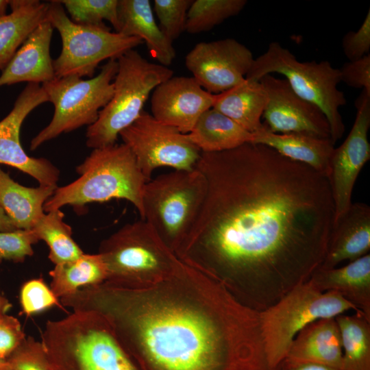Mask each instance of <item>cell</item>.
<instances>
[{
    "instance_id": "cell-3",
    "label": "cell",
    "mask_w": 370,
    "mask_h": 370,
    "mask_svg": "<svg viewBox=\"0 0 370 370\" xmlns=\"http://www.w3.org/2000/svg\"><path fill=\"white\" fill-rule=\"evenodd\" d=\"M40 341L50 370H139L107 319L95 311L47 321Z\"/></svg>"
},
{
    "instance_id": "cell-41",
    "label": "cell",
    "mask_w": 370,
    "mask_h": 370,
    "mask_svg": "<svg viewBox=\"0 0 370 370\" xmlns=\"http://www.w3.org/2000/svg\"><path fill=\"white\" fill-rule=\"evenodd\" d=\"M15 230L17 229L0 205V232H10Z\"/></svg>"
},
{
    "instance_id": "cell-15",
    "label": "cell",
    "mask_w": 370,
    "mask_h": 370,
    "mask_svg": "<svg viewBox=\"0 0 370 370\" xmlns=\"http://www.w3.org/2000/svg\"><path fill=\"white\" fill-rule=\"evenodd\" d=\"M259 81L267 95L262 118L263 124L269 131L330 138V125L323 112L315 105L299 97L286 79L270 74Z\"/></svg>"
},
{
    "instance_id": "cell-43",
    "label": "cell",
    "mask_w": 370,
    "mask_h": 370,
    "mask_svg": "<svg viewBox=\"0 0 370 370\" xmlns=\"http://www.w3.org/2000/svg\"><path fill=\"white\" fill-rule=\"evenodd\" d=\"M0 370H14L5 360H0Z\"/></svg>"
},
{
    "instance_id": "cell-32",
    "label": "cell",
    "mask_w": 370,
    "mask_h": 370,
    "mask_svg": "<svg viewBox=\"0 0 370 370\" xmlns=\"http://www.w3.org/2000/svg\"><path fill=\"white\" fill-rule=\"evenodd\" d=\"M69 12L71 20L86 26H106L109 21L115 32L119 27V0H58Z\"/></svg>"
},
{
    "instance_id": "cell-37",
    "label": "cell",
    "mask_w": 370,
    "mask_h": 370,
    "mask_svg": "<svg viewBox=\"0 0 370 370\" xmlns=\"http://www.w3.org/2000/svg\"><path fill=\"white\" fill-rule=\"evenodd\" d=\"M342 49L349 61H354L369 54L370 10L356 31L348 32L342 39Z\"/></svg>"
},
{
    "instance_id": "cell-16",
    "label": "cell",
    "mask_w": 370,
    "mask_h": 370,
    "mask_svg": "<svg viewBox=\"0 0 370 370\" xmlns=\"http://www.w3.org/2000/svg\"><path fill=\"white\" fill-rule=\"evenodd\" d=\"M49 101L42 85L28 83L14 102L12 110L0 121V164L28 174L39 185L57 186L59 169L45 158L28 156L20 141V130L27 116L39 105Z\"/></svg>"
},
{
    "instance_id": "cell-27",
    "label": "cell",
    "mask_w": 370,
    "mask_h": 370,
    "mask_svg": "<svg viewBox=\"0 0 370 370\" xmlns=\"http://www.w3.org/2000/svg\"><path fill=\"white\" fill-rule=\"evenodd\" d=\"M187 134L201 152L231 150L254 139L253 133L212 108L201 114Z\"/></svg>"
},
{
    "instance_id": "cell-20",
    "label": "cell",
    "mask_w": 370,
    "mask_h": 370,
    "mask_svg": "<svg viewBox=\"0 0 370 370\" xmlns=\"http://www.w3.org/2000/svg\"><path fill=\"white\" fill-rule=\"evenodd\" d=\"M284 359L341 370L343 347L335 317L319 319L306 325L295 336Z\"/></svg>"
},
{
    "instance_id": "cell-1",
    "label": "cell",
    "mask_w": 370,
    "mask_h": 370,
    "mask_svg": "<svg viewBox=\"0 0 370 370\" xmlns=\"http://www.w3.org/2000/svg\"><path fill=\"white\" fill-rule=\"evenodd\" d=\"M206 195L178 251L258 312L309 280L334 222L328 178L261 144L201 152Z\"/></svg>"
},
{
    "instance_id": "cell-10",
    "label": "cell",
    "mask_w": 370,
    "mask_h": 370,
    "mask_svg": "<svg viewBox=\"0 0 370 370\" xmlns=\"http://www.w3.org/2000/svg\"><path fill=\"white\" fill-rule=\"evenodd\" d=\"M47 21L58 31L62 39L61 53L53 60L56 78H91L101 62L117 60L143 43L138 37L112 32L106 25L86 26L73 23L58 0L49 3Z\"/></svg>"
},
{
    "instance_id": "cell-42",
    "label": "cell",
    "mask_w": 370,
    "mask_h": 370,
    "mask_svg": "<svg viewBox=\"0 0 370 370\" xmlns=\"http://www.w3.org/2000/svg\"><path fill=\"white\" fill-rule=\"evenodd\" d=\"M10 1L0 0V16L5 14V10L9 5Z\"/></svg>"
},
{
    "instance_id": "cell-29",
    "label": "cell",
    "mask_w": 370,
    "mask_h": 370,
    "mask_svg": "<svg viewBox=\"0 0 370 370\" xmlns=\"http://www.w3.org/2000/svg\"><path fill=\"white\" fill-rule=\"evenodd\" d=\"M335 319L343 347L341 370H370V319L360 311Z\"/></svg>"
},
{
    "instance_id": "cell-13",
    "label": "cell",
    "mask_w": 370,
    "mask_h": 370,
    "mask_svg": "<svg viewBox=\"0 0 370 370\" xmlns=\"http://www.w3.org/2000/svg\"><path fill=\"white\" fill-rule=\"evenodd\" d=\"M356 101V116L346 139L334 149L329 182L334 204V223L352 205L355 182L363 166L370 159L368 132L370 127V94L365 90Z\"/></svg>"
},
{
    "instance_id": "cell-11",
    "label": "cell",
    "mask_w": 370,
    "mask_h": 370,
    "mask_svg": "<svg viewBox=\"0 0 370 370\" xmlns=\"http://www.w3.org/2000/svg\"><path fill=\"white\" fill-rule=\"evenodd\" d=\"M110 284L127 283L145 273L164 271L178 263L150 225L143 219L124 225L99 248Z\"/></svg>"
},
{
    "instance_id": "cell-5",
    "label": "cell",
    "mask_w": 370,
    "mask_h": 370,
    "mask_svg": "<svg viewBox=\"0 0 370 370\" xmlns=\"http://www.w3.org/2000/svg\"><path fill=\"white\" fill-rule=\"evenodd\" d=\"M273 73L284 75L299 97L321 109L335 144L345 131L339 108L347 103L344 93L338 88L341 82L339 69L326 60L301 62L291 51L273 41L262 55L254 58L245 79L259 81Z\"/></svg>"
},
{
    "instance_id": "cell-7",
    "label": "cell",
    "mask_w": 370,
    "mask_h": 370,
    "mask_svg": "<svg viewBox=\"0 0 370 370\" xmlns=\"http://www.w3.org/2000/svg\"><path fill=\"white\" fill-rule=\"evenodd\" d=\"M204 175L195 167L151 179L143 195V217L163 243L178 250L194 223L206 192Z\"/></svg>"
},
{
    "instance_id": "cell-6",
    "label": "cell",
    "mask_w": 370,
    "mask_h": 370,
    "mask_svg": "<svg viewBox=\"0 0 370 370\" xmlns=\"http://www.w3.org/2000/svg\"><path fill=\"white\" fill-rule=\"evenodd\" d=\"M117 62L112 97L87 128L86 144L92 149L115 145L120 132L139 116L151 92L173 75L167 66L149 62L134 49Z\"/></svg>"
},
{
    "instance_id": "cell-22",
    "label": "cell",
    "mask_w": 370,
    "mask_h": 370,
    "mask_svg": "<svg viewBox=\"0 0 370 370\" xmlns=\"http://www.w3.org/2000/svg\"><path fill=\"white\" fill-rule=\"evenodd\" d=\"M321 291H336L370 319V254L342 267H319L309 279Z\"/></svg>"
},
{
    "instance_id": "cell-35",
    "label": "cell",
    "mask_w": 370,
    "mask_h": 370,
    "mask_svg": "<svg viewBox=\"0 0 370 370\" xmlns=\"http://www.w3.org/2000/svg\"><path fill=\"white\" fill-rule=\"evenodd\" d=\"M58 299L42 278L25 282L20 290L21 307L23 312L27 316L60 305Z\"/></svg>"
},
{
    "instance_id": "cell-23",
    "label": "cell",
    "mask_w": 370,
    "mask_h": 370,
    "mask_svg": "<svg viewBox=\"0 0 370 370\" xmlns=\"http://www.w3.org/2000/svg\"><path fill=\"white\" fill-rule=\"evenodd\" d=\"M251 143L269 147L282 156L302 163L327 178L334 144L330 138H321L301 134H276L264 126L253 133Z\"/></svg>"
},
{
    "instance_id": "cell-18",
    "label": "cell",
    "mask_w": 370,
    "mask_h": 370,
    "mask_svg": "<svg viewBox=\"0 0 370 370\" xmlns=\"http://www.w3.org/2000/svg\"><path fill=\"white\" fill-rule=\"evenodd\" d=\"M53 27L45 21L26 38L0 75V87L27 82L42 84L56 76L50 44Z\"/></svg>"
},
{
    "instance_id": "cell-12",
    "label": "cell",
    "mask_w": 370,
    "mask_h": 370,
    "mask_svg": "<svg viewBox=\"0 0 370 370\" xmlns=\"http://www.w3.org/2000/svg\"><path fill=\"white\" fill-rule=\"evenodd\" d=\"M119 136L133 153L147 182L161 166L195 169L201 153L187 134L157 121L144 110Z\"/></svg>"
},
{
    "instance_id": "cell-36",
    "label": "cell",
    "mask_w": 370,
    "mask_h": 370,
    "mask_svg": "<svg viewBox=\"0 0 370 370\" xmlns=\"http://www.w3.org/2000/svg\"><path fill=\"white\" fill-rule=\"evenodd\" d=\"M5 360L14 370H50L41 341L30 336Z\"/></svg>"
},
{
    "instance_id": "cell-4",
    "label": "cell",
    "mask_w": 370,
    "mask_h": 370,
    "mask_svg": "<svg viewBox=\"0 0 370 370\" xmlns=\"http://www.w3.org/2000/svg\"><path fill=\"white\" fill-rule=\"evenodd\" d=\"M76 171L79 177L67 185L58 186L45 204V212L67 205L79 208L89 203L121 199L131 202L142 218L147 181L126 145L93 149Z\"/></svg>"
},
{
    "instance_id": "cell-28",
    "label": "cell",
    "mask_w": 370,
    "mask_h": 370,
    "mask_svg": "<svg viewBox=\"0 0 370 370\" xmlns=\"http://www.w3.org/2000/svg\"><path fill=\"white\" fill-rule=\"evenodd\" d=\"M49 275L50 288L60 299L82 288L101 284L107 279V269L99 254L84 253L75 260L56 264Z\"/></svg>"
},
{
    "instance_id": "cell-34",
    "label": "cell",
    "mask_w": 370,
    "mask_h": 370,
    "mask_svg": "<svg viewBox=\"0 0 370 370\" xmlns=\"http://www.w3.org/2000/svg\"><path fill=\"white\" fill-rule=\"evenodd\" d=\"M39 239L32 230L0 232V262H23L34 254L33 245Z\"/></svg>"
},
{
    "instance_id": "cell-31",
    "label": "cell",
    "mask_w": 370,
    "mask_h": 370,
    "mask_svg": "<svg viewBox=\"0 0 370 370\" xmlns=\"http://www.w3.org/2000/svg\"><path fill=\"white\" fill-rule=\"evenodd\" d=\"M246 0H196L187 14L186 31L190 34L208 32L225 20L238 14Z\"/></svg>"
},
{
    "instance_id": "cell-26",
    "label": "cell",
    "mask_w": 370,
    "mask_h": 370,
    "mask_svg": "<svg viewBox=\"0 0 370 370\" xmlns=\"http://www.w3.org/2000/svg\"><path fill=\"white\" fill-rule=\"evenodd\" d=\"M267 103L260 81L245 79L242 83L215 95L212 108L225 114L251 133L264 127L261 121Z\"/></svg>"
},
{
    "instance_id": "cell-2",
    "label": "cell",
    "mask_w": 370,
    "mask_h": 370,
    "mask_svg": "<svg viewBox=\"0 0 370 370\" xmlns=\"http://www.w3.org/2000/svg\"><path fill=\"white\" fill-rule=\"evenodd\" d=\"M123 291L106 293L96 310L144 370H279L269 365L259 312L231 295L209 319L174 306L139 312Z\"/></svg>"
},
{
    "instance_id": "cell-8",
    "label": "cell",
    "mask_w": 370,
    "mask_h": 370,
    "mask_svg": "<svg viewBox=\"0 0 370 370\" xmlns=\"http://www.w3.org/2000/svg\"><path fill=\"white\" fill-rule=\"evenodd\" d=\"M349 310L359 311L337 292H322L309 280L260 312L265 352L271 367L280 365L295 336L306 325Z\"/></svg>"
},
{
    "instance_id": "cell-21",
    "label": "cell",
    "mask_w": 370,
    "mask_h": 370,
    "mask_svg": "<svg viewBox=\"0 0 370 370\" xmlns=\"http://www.w3.org/2000/svg\"><path fill=\"white\" fill-rule=\"evenodd\" d=\"M118 21L115 32L140 38L160 64L168 66L173 62L175 58L173 42L156 23L149 0H119Z\"/></svg>"
},
{
    "instance_id": "cell-38",
    "label": "cell",
    "mask_w": 370,
    "mask_h": 370,
    "mask_svg": "<svg viewBox=\"0 0 370 370\" xmlns=\"http://www.w3.org/2000/svg\"><path fill=\"white\" fill-rule=\"evenodd\" d=\"M25 338L16 317L7 313L0 314V360H6Z\"/></svg>"
},
{
    "instance_id": "cell-17",
    "label": "cell",
    "mask_w": 370,
    "mask_h": 370,
    "mask_svg": "<svg viewBox=\"0 0 370 370\" xmlns=\"http://www.w3.org/2000/svg\"><path fill=\"white\" fill-rule=\"evenodd\" d=\"M215 95L193 77H171L157 86L151 98V115L183 134L193 129L201 114L212 108Z\"/></svg>"
},
{
    "instance_id": "cell-19",
    "label": "cell",
    "mask_w": 370,
    "mask_h": 370,
    "mask_svg": "<svg viewBox=\"0 0 370 370\" xmlns=\"http://www.w3.org/2000/svg\"><path fill=\"white\" fill-rule=\"evenodd\" d=\"M370 250V207L362 202L352 204L333 223L328 249L319 267H336L345 260L354 261Z\"/></svg>"
},
{
    "instance_id": "cell-30",
    "label": "cell",
    "mask_w": 370,
    "mask_h": 370,
    "mask_svg": "<svg viewBox=\"0 0 370 370\" xmlns=\"http://www.w3.org/2000/svg\"><path fill=\"white\" fill-rule=\"evenodd\" d=\"M64 217L60 209L45 212L32 229L39 241L48 245L49 259L55 265L75 260L84 254L72 238L71 227Z\"/></svg>"
},
{
    "instance_id": "cell-25",
    "label": "cell",
    "mask_w": 370,
    "mask_h": 370,
    "mask_svg": "<svg viewBox=\"0 0 370 370\" xmlns=\"http://www.w3.org/2000/svg\"><path fill=\"white\" fill-rule=\"evenodd\" d=\"M11 12L0 16V70H3L28 36L47 21L49 3L10 1Z\"/></svg>"
},
{
    "instance_id": "cell-24",
    "label": "cell",
    "mask_w": 370,
    "mask_h": 370,
    "mask_svg": "<svg viewBox=\"0 0 370 370\" xmlns=\"http://www.w3.org/2000/svg\"><path fill=\"white\" fill-rule=\"evenodd\" d=\"M58 186L32 188L15 182L0 167V205L16 229L32 230Z\"/></svg>"
},
{
    "instance_id": "cell-40",
    "label": "cell",
    "mask_w": 370,
    "mask_h": 370,
    "mask_svg": "<svg viewBox=\"0 0 370 370\" xmlns=\"http://www.w3.org/2000/svg\"><path fill=\"white\" fill-rule=\"evenodd\" d=\"M280 370H339L338 369L312 362H298L284 359L280 364Z\"/></svg>"
},
{
    "instance_id": "cell-39",
    "label": "cell",
    "mask_w": 370,
    "mask_h": 370,
    "mask_svg": "<svg viewBox=\"0 0 370 370\" xmlns=\"http://www.w3.org/2000/svg\"><path fill=\"white\" fill-rule=\"evenodd\" d=\"M339 71L341 82L370 94V54L344 63Z\"/></svg>"
},
{
    "instance_id": "cell-9",
    "label": "cell",
    "mask_w": 370,
    "mask_h": 370,
    "mask_svg": "<svg viewBox=\"0 0 370 370\" xmlns=\"http://www.w3.org/2000/svg\"><path fill=\"white\" fill-rule=\"evenodd\" d=\"M117 71V60L112 59L102 66L97 75L90 79L69 76L55 77L42 84L49 101L54 106V114L48 125L32 139L30 150L38 149L62 133L92 125L112 97L113 81Z\"/></svg>"
},
{
    "instance_id": "cell-33",
    "label": "cell",
    "mask_w": 370,
    "mask_h": 370,
    "mask_svg": "<svg viewBox=\"0 0 370 370\" xmlns=\"http://www.w3.org/2000/svg\"><path fill=\"white\" fill-rule=\"evenodd\" d=\"M193 0H154L153 10L159 27L171 40L177 38L184 31L187 14Z\"/></svg>"
},
{
    "instance_id": "cell-14",
    "label": "cell",
    "mask_w": 370,
    "mask_h": 370,
    "mask_svg": "<svg viewBox=\"0 0 370 370\" xmlns=\"http://www.w3.org/2000/svg\"><path fill=\"white\" fill-rule=\"evenodd\" d=\"M254 60L252 52L233 38L197 43L185 65L207 92L218 95L242 83Z\"/></svg>"
}]
</instances>
